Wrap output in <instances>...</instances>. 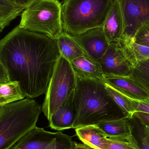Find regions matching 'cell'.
<instances>
[{"instance_id":"cell-9","label":"cell","mask_w":149,"mask_h":149,"mask_svg":"<svg viewBox=\"0 0 149 149\" xmlns=\"http://www.w3.org/2000/svg\"><path fill=\"white\" fill-rule=\"evenodd\" d=\"M99 63L104 75L127 76L133 66L119 42L109 43Z\"/></svg>"},{"instance_id":"cell-31","label":"cell","mask_w":149,"mask_h":149,"mask_svg":"<svg viewBox=\"0 0 149 149\" xmlns=\"http://www.w3.org/2000/svg\"><path fill=\"white\" fill-rule=\"evenodd\" d=\"M146 130H147V133H148V135L149 136V127L148 126H146Z\"/></svg>"},{"instance_id":"cell-4","label":"cell","mask_w":149,"mask_h":149,"mask_svg":"<svg viewBox=\"0 0 149 149\" xmlns=\"http://www.w3.org/2000/svg\"><path fill=\"white\" fill-rule=\"evenodd\" d=\"M114 0H63V31L71 36L102 27Z\"/></svg>"},{"instance_id":"cell-3","label":"cell","mask_w":149,"mask_h":149,"mask_svg":"<svg viewBox=\"0 0 149 149\" xmlns=\"http://www.w3.org/2000/svg\"><path fill=\"white\" fill-rule=\"evenodd\" d=\"M41 106L34 100L23 99L0 107V149H10L36 127Z\"/></svg>"},{"instance_id":"cell-27","label":"cell","mask_w":149,"mask_h":149,"mask_svg":"<svg viewBox=\"0 0 149 149\" xmlns=\"http://www.w3.org/2000/svg\"><path fill=\"white\" fill-rule=\"evenodd\" d=\"M134 115L139 118L145 126L149 127V114L137 112H135Z\"/></svg>"},{"instance_id":"cell-12","label":"cell","mask_w":149,"mask_h":149,"mask_svg":"<svg viewBox=\"0 0 149 149\" xmlns=\"http://www.w3.org/2000/svg\"><path fill=\"white\" fill-rule=\"evenodd\" d=\"M104 81L132 99L143 100L149 99V93L127 76L104 75Z\"/></svg>"},{"instance_id":"cell-1","label":"cell","mask_w":149,"mask_h":149,"mask_svg":"<svg viewBox=\"0 0 149 149\" xmlns=\"http://www.w3.org/2000/svg\"><path fill=\"white\" fill-rule=\"evenodd\" d=\"M60 56L57 39L19 25L0 40V58L10 81L19 82L29 99L46 93Z\"/></svg>"},{"instance_id":"cell-13","label":"cell","mask_w":149,"mask_h":149,"mask_svg":"<svg viewBox=\"0 0 149 149\" xmlns=\"http://www.w3.org/2000/svg\"><path fill=\"white\" fill-rule=\"evenodd\" d=\"M102 27L109 43L120 42L123 34V23L120 9L116 0L114 1Z\"/></svg>"},{"instance_id":"cell-8","label":"cell","mask_w":149,"mask_h":149,"mask_svg":"<svg viewBox=\"0 0 149 149\" xmlns=\"http://www.w3.org/2000/svg\"><path fill=\"white\" fill-rule=\"evenodd\" d=\"M122 16L123 32L120 41H130L149 22V0H116Z\"/></svg>"},{"instance_id":"cell-22","label":"cell","mask_w":149,"mask_h":149,"mask_svg":"<svg viewBox=\"0 0 149 149\" xmlns=\"http://www.w3.org/2000/svg\"><path fill=\"white\" fill-rule=\"evenodd\" d=\"M104 82L107 91L115 102L125 113L128 117L133 116L134 112L130 97L111 85Z\"/></svg>"},{"instance_id":"cell-15","label":"cell","mask_w":149,"mask_h":149,"mask_svg":"<svg viewBox=\"0 0 149 149\" xmlns=\"http://www.w3.org/2000/svg\"><path fill=\"white\" fill-rule=\"evenodd\" d=\"M76 135L83 143L93 149H104L107 137L96 125L84 126L75 129Z\"/></svg>"},{"instance_id":"cell-26","label":"cell","mask_w":149,"mask_h":149,"mask_svg":"<svg viewBox=\"0 0 149 149\" xmlns=\"http://www.w3.org/2000/svg\"><path fill=\"white\" fill-rule=\"evenodd\" d=\"M10 81L8 71L0 58V84Z\"/></svg>"},{"instance_id":"cell-17","label":"cell","mask_w":149,"mask_h":149,"mask_svg":"<svg viewBox=\"0 0 149 149\" xmlns=\"http://www.w3.org/2000/svg\"><path fill=\"white\" fill-rule=\"evenodd\" d=\"M128 119L131 129V141L137 149H149V136L146 126L134 115Z\"/></svg>"},{"instance_id":"cell-19","label":"cell","mask_w":149,"mask_h":149,"mask_svg":"<svg viewBox=\"0 0 149 149\" xmlns=\"http://www.w3.org/2000/svg\"><path fill=\"white\" fill-rule=\"evenodd\" d=\"M24 98L17 81H10L0 84V107L23 100Z\"/></svg>"},{"instance_id":"cell-16","label":"cell","mask_w":149,"mask_h":149,"mask_svg":"<svg viewBox=\"0 0 149 149\" xmlns=\"http://www.w3.org/2000/svg\"><path fill=\"white\" fill-rule=\"evenodd\" d=\"M95 125L104 132L107 138L129 140L131 137V129L128 117Z\"/></svg>"},{"instance_id":"cell-6","label":"cell","mask_w":149,"mask_h":149,"mask_svg":"<svg viewBox=\"0 0 149 149\" xmlns=\"http://www.w3.org/2000/svg\"><path fill=\"white\" fill-rule=\"evenodd\" d=\"M76 81V74L70 62L60 55L42 107L48 120L74 92Z\"/></svg>"},{"instance_id":"cell-25","label":"cell","mask_w":149,"mask_h":149,"mask_svg":"<svg viewBox=\"0 0 149 149\" xmlns=\"http://www.w3.org/2000/svg\"><path fill=\"white\" fill-rule=\"evenodd\" d=\"M130 98L134 113L139 112L149 114V99L143 100H137Z\"/></svg>"},{"instance_id":"cell-29","label":"cell","mask_w":149,"mask_h":149,"mask_svg":"<svg viewBox=\"0 0 149 149\" xmlns=\"http://www.w3.org/2000/svg\"><path fill=\"white\" fill-rule=\"evenodd\" d=\"M90 147L84 143H79L74 142L72 149H91Z\"/></svg>"},{"instance_id":"cell-20","label":"cell","mask_w":149,"mask_h":149,"mask_svg":"<svg viewBox=\"0 0 149 149\" xmlns=\"http://www.w3.org/2000/svg\"><path fill=\"white\" fill-rule=\"evenodd\" d=\"M127 76L149 93V59L136 63Z\"/></svg>"},{"instance_id":"cell-28","label":"cell","mask_w":149,"mask_h":149,"mask_svg":"<svg viewBox=\"0 0 149 149\" xmlns=\"http://www.w3.org/2000/svg\"><path fill=\"white\" fill-rule=\"evenodd\" d=\"M37 0H15V2L18 6L25 9L32 5Z\"/></svg>"},{"instance_id":"cell-11","label":"cell","mask_w":149,"mask_h":149,"mask_svg":"<svg viewBox=\"0 0 149 149\" xmlns=\"http://www.w3.org/2000/svg\"><path fill=\"white\" fill-rule=\"evenodd\" d=\"M74 93V90L49 120V127L52 129L61 131L73 128L76 116Z\"/></svg>"},{"instance_id":"cell-7","label":"cell","mask_w":149,"mask_h":149,"mask_svg":"<svg viewBox=\"0 0 149 149\" xmlns=\"http://www.w3.org/2000/svg\"><path fill=\"white\" fill-rule=\"evenodd\" d=\"M74 142L70 136L36 127L10 149H72Z\"/></svg>"},{"instance_id":"cell-10","label":"cell","mask_w":149,"mask_h":149,"mask_svg":"<svg viewBox=\"0 0 149 149\" xmlns=\"http://www.w3.org/2000/svg\"><path fill=\"white\" fill-rule=\"evenodd\" d=\"M70 36L79 45L87 56L98 63L109 44L102 27L90 30L80 35Z\"/></svg>"},{"instance_id":"cell-2","label":"cell","mask_w":149,"mask_h":149,"mask_svg":"<svg viewBox=\"0 0 149 149\" xmlns=\"http://www.w3.org/2000/svg\"><path fill=\"white\" fill-rule=\"evenodd\" d=\"M76 75L72 129L128 117L107 91L104 81Z\"/></svg>"},{"instance_id":"cell-30","label":"cell","mask_w":149,"mask_h":149,"mask_svg":"<svg viewBox=\"0 0 149 149\" xmlns=\"http://www.w3.org/2000/svg\"><path fill=\"white\" fill-rule=\"evenodd\" d=\"M3 29H4V28H3V26L2 24L0 22V35H1V32L2 31Z\"/></svg>"},{"instance_id":"cell-5","label":"cell","mask_w":149,"mask_h":149,"mask_svg":"<svg viewBox=\"0 0 149 149\" xmlns=\"http://www.w3.org/2000/svg\"><path fill=\"white\" fill-rule=\"evenodd\" d=\"M19 26L57 39L63 33L62 3L59 0H37L24 9Z\"/></svg>"},{"instance_id":"cell-23","label":"cell","mask_w":149,"mask_h":149,"mask_svg":"<svg viewBox=\"0 0 149 149\" xmlns=\"http://www.w3.org/2000/svg\"><path fill=\"white\" fill-rule=\"evenodd\" d=\"M104 149H137L134 143L129 140L107 138L104 144Z\"/></svg>"},{"instance_id":"cell-21","label":"cell","mask_w":149,"mask_h":149,"mask_svg":"<svg viewBox=\"0 0 149 149\" xmlns=\"http://www.w3.org/2000/svg\"><path fill=\"white\" fill-rule=\"evenodd\" d=\"M24 8L8 0H0V22L3 28L21 15Z\"/></svg>"},{"instance_id":"cell-24","label":"cell","mask_w":149,"mask_h":149,"mask_svg":"<svg viewBox=\"0 0 149 149\" xmlns=\"http://www.w3.org/2000/svg\"><path fill=\"white\" fill-rule=\"evenodd\" d=\"M133 41L137 44L149 47V22L141 27L135 35Z\"/></svg>"},{"instance_id":"cell-14","label":"cell","mask_w":149,"mask_h":149,"mask_svg":"<svg viewBox=\"0 0 149 149\" xmlns=\"http://www.w3.org/2000/svg\"><path fill=\"white\" fill-rule=\"evenodd\" d=\"M70 63L76 74L88 79L104 81V75L98 62L84 56Z\"/></svg>"},{"instance_id":"cell-18","label":"cell","mask_w":149,"mask_h":149,"mask_svg":"<svg viewBox=\"0 0 149 149\" xmlns=\"http://www.w3.org/2000/svg\"><path fill=\"white\" fill-rule=\"evenodd\" d=\"M57 40L60 55L70 62L79 57L86 56L79 45L69 34L63 32Z\"/></svg>"},{"instance_id":"cell-32","label":"cell","mask_w":149,"mask_h":149,"mask_svg":"<svg viewBox=\"0 0 149 149\" xmlns=\"http://www.w3.org/2000/svg\"><path fill=\"white\" fill-rule=\"evenodd\" d=\"M8 1H11L12 2L14 3H16L15 2V0H8Z\"/></svg>"}]
</instances>
